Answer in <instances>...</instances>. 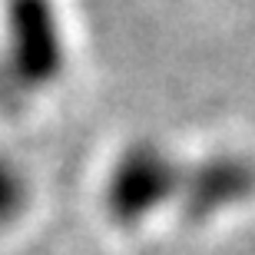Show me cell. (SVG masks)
<instances>
[{
    "instance_id": "cell-1",
    "label": "cell",
    "mask_w": 255,
    "mask_h": 255,
    "mask_svg": "<svg viewBox=\"0 0 255 255\" xmlns=\"http://www.w3.org/2000/svg\"><path fill=\"white\" fill-rule=\"evenodd\" d=\"M66 70L57 0H3L0 7V106L47 93Z\"/></svg>"
},
{
    "instance_id": "cell-2",
    "label": "cell",
    "mask_w": 255,
    "mask_h": 255,
    "mask_svg": "<svg viewBox=\"0 0 255 255\" xmlns=\"http://www.w3.org/2000/svg\"><path fill=\"white\" fill-rule=\"evenodd\" d=\"M186 162L176 159L162 142L136 139L120 149L110 169H106L103 189V212L120 229H139L152 216L179 202Z\"/></svg>"
},
{
    "instance_id": "cell-3",
    "label": "cell",
    "mask_w": 255,
    "mask_h": 255,
    "mask_svg": "<svg viewBox=\"0 0 255 255\" xmlns=\"http://www.w3.org/2000/svg\"><path fill=\"white\" fill-rule=\"evenodd\" d=\"M255 196V159L246 152H212L199 162H186L179 209L186 222H206L229 209H239Z\"/></svg>"
},
{
    "instance_id": "cell-4",
    "label": "cell",
    "mask_w": 255,
    "mask_h": 255,
    "mask_svg": "<svg viewBox=\"0 0 255 255\" xmlns=\"http://www.w3.org/2000/svg\"><path fill=\"white\" fill-rule=\"evenodd\" d=\"M27 202H30L27 176H23L13 162L0 159V232L10 229L23 212H27Z\"/></svg>"
}]
</instances>
